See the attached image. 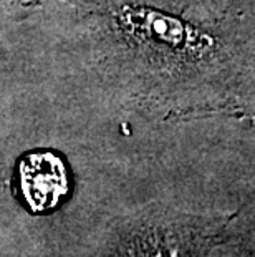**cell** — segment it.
Listing matches in <instances>:
<instances>
[{
  "label": "cell",
  "mask_w": 255,
  "mask_h": 257,
  "mask_svg": "<svg viewBox=\"0 0 255 257\" xmlns=\"http://www.w3.org/2000/svg\"><path fill=\"white\" fill-rule=\"evenodd\" d=\"M255 0H81L95 70L161 118H255Z\"/></svg>",
  "instance_id": "obj_1"
},
{
  "label": "cell",
  "mask_w": 255,
  "mask_h": 257,
  "mask_svg": "<svg viewBox=\"0 0 255 257\" xmlns=\"http://www.w3.org/2000/svg\"><path fill=\"white\" fill-rule=\"evenodd\" d=\"M17 181L22 199L32 212L52 211L70 191L68 169L53 151H32L19 161Z\"/></svg>",
  "instance_id": "obj_2"
}]
</instances>
